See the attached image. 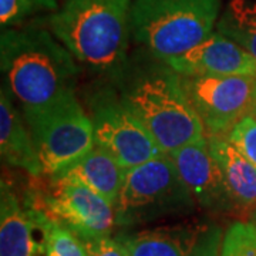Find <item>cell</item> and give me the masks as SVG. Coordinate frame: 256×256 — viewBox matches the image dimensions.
Returning <instances> with one entry per match:
<instances>
[{"instance_id": "obj_1", "label": "cell", "mask_w": 256, "mask_h": 256, "mask_svg": "<svg viewBox=\"0 0 256 256\" xmlns=\"http://www.w3.org/2000/svg\"><path fill=\"white\" fill-rule=\"evenodd\" d=\"M112 84L164 154L205 138L201 120L185 94L181 74L164 60L140 48L130 54Z\"/></svg>"}, {"instance_id": "obj_2", "label": "cell", "mask_w": 256, "mask_h": 256, "mask_svg": "<svg viewBox=\"0 0 256 256\" xmlns=\"http://www.w3.org/2000/svg\"><path fill=\"white\" fill-rule=\"evenodd\" d=\"M3 88L22 110L38 108L76 94L80 66L46 28H3L0 37Z\"/></svg>"}, {"instance_id": "obj_3", "label": "cell", "mask_w": 256, "mask_h": 256, "mask_svg": "<svg viewBox=\"0 0 256 256\" xmlns=\"http://www.w3.org/2000/svg\"><path fill=\"white\" fill-rule=\"evenodd\" d=\"M132 0H63L47 28L97 77L112 82L130 57Z\"/></svg>"}, {"instance_id": "obj_4", "label": "cell", "mask_w": 256, "mask_h": 256, "mask_svg": "<svg viewBox=\"0 0 256 256\" xmlns=\"http://www.w3.org/2000/svg\"><path fill=\"white\" fill-rule=\"evenodd\" d=\"M222 0H132L131 36L165 63L200 44L216 28Z\"/></svg>"}, {"instance_id": "obj_5", "label": "cell", "mask_w": 256, "mask_h": 256, "mask_svg": "<svg viewBox=\"0 0 256 256\" xmlns=\"http://www.w3.org/2000/svg\"><path fill=\"white\" fill-rule=\"evenodd\" d=\"M196 202L168 154L128 168L114 205L117 226L137 228L170 218H184Z\"/></svg>"}, {"instance_id": "obj_6", "label": "cell", "mask_w": 256, "mask_h": 256, "mask_svg": "<svg viewBox=\"0 0 256 256\" xmlns=\"http://www.w3.org/2000/svg\"><path fill=\"white\" fill-rule=\"evenodd\" d=\"M22 112L34 141L43 176L58 174L96 144L92 120L76 94Z\"/></svg>"}, {"instance_id": "obj_7", "label": "cell", "mask_w": 256, "mask_h": 256, "mask_svg": "<svg viewBox=\"0 0 256 256\" xmlns=\"http://www.w3.org/2000/svg\"><path fill=\"white\" fill-rule=\"evenodd\" d=\"M33 180L24 198L84 242L108 236L117 226L114 206L90 188L57 176Z\"/></svg>"}, {"instance_id": "obj_8", "label": "cell", "mask_w": 256, "mask_h": 256, "mask_svg": "<svg viewBox=\"0 0 256 256\" xmlns=\"http://www.w3.org/2000/svg\"><path fill=\"white\" fill-rule=\"evenodd\" d=\"M87 102L94 142L110 152L126 170L164 154L117 90L110 87L97 90Z\"/></svg>"}, {"instance_id": "obj_9", "label": "cell", "mask_w": 256, "mask_h": 256, "mask_svg": "<svg viewBox=\"0 0 256 256\" xmlns=\"http://www.w3.org/2000/svg\"><path fill=\"white\" fill-rule=\"evenodd\" d=\"M181 82L205 137H226L255 108L256 74L181 76Z\"/></svg>"}, {"instance_id": "obj_10", "label": "cell", "mask_w": 256, "mask_h": 256, "mask_svg": "<svg viewBox=\"0 0 256 256\" xmlns=\"http://www.w3.org/2000/svg\"><path fill=\"white\" fill-rule=\"evenodd\" d=\"M225 232L218 222L202 218L154 228L120 232L127 256H220Z\"/></svg>"}, {"instance_id": "obj_11", "label": "cell", "mask_w": 256, "mask_h": 256, "mask_svg": "<svg viewBox=\"0 0 256 256\" xmlns=\"http://www.w3.org/2000/svg\"><path fill=\"white\" fill-rule=\"evenodd\" d=\"M196 206L210 215H239L225 175L210 154L206 137L168 152Z\"/></svg>"}, {"instance_id": "obj_12", "label": "cell", "mask_w": 256, "mask_h": 256, "mask_svg": "<svg viewBox=\"0 0 256 256\" xmlns=\"http://www.w3.org/2000/svg\"><path fill=\"white\" fill-rule=\"evenodd\" d=\"M166 63L181 76L256 74V58L216 28L200 44Z\"/></svg>"}, {"instance_id": "obj_13", "label": "cell", "mask_w": 256, "mask_h": 256, "mask_svg": "<svg viewBox=\"0 0 256 256\" xmlns=\"http://www.w3.org/2000/svg\"><path fill=\"white\" fill-rule=\"evenodd\" d=\"M0 256H46L28 204L6 178L0 182Z\"/></svg>"}, {"instance_id": "obj_14", "label": "cell", "mask_w": 256, "mask_h": 256, "mask_svg": "<svg viewBox=\"0 0 256 256\" xmlns=\"http://www.w3.org/2000/svg\"><path fill=\"white\" fill-rule=\"evenodd\" d=\"M0 156L4 164L23 170L32 178L43 176L42 162L28 122L3 87L0 92Z\"/></svg>"}, {"instance_id": "obj_15", "label": "cell", "mask_w": 256, "mask_h": 256, "mask_svg": "<svg viewBox=\"0 0 256 256\" xmlns=\"http://www.w3.org/2000/svg\"><path fill=\"white\" fill-rule=\"evenodd\" d=\"M126 171L110 152L94 144L87 154L53 176L82 184L114 206L124 184Z\"/></svg>"}, {"instance_id": "obj_16", "label": "cell", "mask_w": 256, "mask_h": 256, "mask_svg": "<svg viewBox=\"0 0 256 256\" xmlns=\"http://www.w3.org/2000/svg\"><path fill=\"white\" fill-rule=\"evenodd\" d=\"M210 154L225 175L238 214L248 215L256 208V166L230 144L226 137H206Z\"/></svg>"}, {"instance_id": "obj_17", "label": "cell", "mask_w": 256, "mask_h": 256, "mask_svg": "<svg viewBox=\"0 0 256 256\" xmlns=\"http://www.w3.org/2000/svg\"><path fill=\"white\" fill-rule=\"evenodd\" d=\"M216 30L256 58V0H230L220 13Z\"/></svg>"}, {"instance_id": "obj_18", "label": "cell", "mask_w": 256, "mask_h": 256, "mask_svg": "<svg viewBox=\"0 0 256 256\" xmlns=\"http://www.w3.org/2000/svg\"><path fill=\"white\" fill-rule=\"evenodd\" d=\"M28 210L42 232L46 256H88L87 248L82 238L72 229L50 218L44 210L33 206L24 198Z\"/></svg>"}, {"instance_id": "obj_19", "label": "cell", "mask_w": 256, "mask_h": 256, "mask_svg": "<svg viewBox=\"0 0 256 256\" xmlns=\"http://www.w3.org/2000/svg\"><path fill=\"white\" fill-rule=\"evenodd\" d=\"M220 256H256V226L234 222L225 232Z\"/></svg>"}, {"instance_id": "obj_20", "label": "cell", "mask_w": 256, "mask_h": 256, "mask_svg": "<svg viewBox=\"0 0 256 256\" xmlns=\"http://www.w3.org/2000/svg\"><path fill=\"white\" fill-rule=\"evenodd\" d=\"M230 144L256 166V118L248 116L226 136Z\"/></svg>"}, {"instance_id": "obj_21", "label": "cell", "mask_w": 256, "mask_h": 256, "mask_svg": "<svg viewBox=\"0 0 256 256\" xmlns=\"http://www.w3.org/2000/svg\"><path fill=\"white\" fill-rule=\"evenodd\" d=\"M38 8L34 0H0V23L9 28L20 24Z\"/></svg>"}, {"instance_id": "obj_22", "label": "cell", "mask_w": 256, "mask_h": 256, "mask_svg": "<svg viewBox=\"0 0 256 256\" xmlns=\"http://www.w3.org/2000/svg\"><path fill=\"white\" fill-rule=\"evenodd\" d=\"M88 256H127L126 249L121 245L117 236H102V238L86 240Z\"/></svg>"}, {"instance_id": "obj_23", "label": "cell", "mask_w": 256, "mask_h": 256, "mask_svg": "<svg viewBox=\"0 0 256 256\" xmlns=\"http://www.w3.org/2000/svg\"><path fill=\"white\" fill-rule=\"evenodd\" d=\"M37 4H38V8L40 9H46V10H52V12H54L56 9H58V6H60V2L62 0H34Z\"/></svg>"}, {"instance_id": "obj_24", "label": "cell", "mask_w": 256, "mask_h": 256, "mask_svg": "<svg viewBox=\"0 0 256 256\" xmlns=\"http://www.w3.org/2000/svg\"><path fill=\"white\" fill-rule=\"evenodd\" d=\"M248 222H250V224H254L256 226V208L250 214H249V216H248Z\"/></svg>"}, {"instance_id": "obj_25", "label": "cell", "mask_w": 256, "mask_h": 256, "mask_svg": "<svg viewBox=\"0 0 256 256\" xmlns=\"http://www.w3.org/2000/svg\"><path fill=\"white\" fill-rule=\"evenodd\" d=\"M254 118H256V106H255V108H254V111H252V114H250Z\"/></svg>"}]
</instances>
